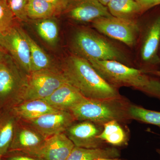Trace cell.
Masks as SVG:
<instances>
[{
	"mask_svg": "<svg viewBox=\"0 0 160 160\" xmlns=\"http://www.w3.org/2000/svg\"><path fill=\"white\" fill-rule=\"evenodd\" d=\"M69 47L71 53L89 62L114 61L136 68L134 59L128 49L95 29L77 28L72 35Z\"/></svg>",
	"mask_w": 160,
	"mask_h": 160,
	"instance_id": "obj_1",
	"label": "cell"
},
{
	"mask_svg": "<svg viewBox=\"0 0 160 160\" xmlns=\"http://www.w3.org/2000/svg\"><path fill=\"white\" fill-rule=\"evenodd\" d=\"M61 71L68 82L86 98L104 99L122 96L118 89L104 79L89 61L73 53L64 60Z\"/></svg>",
	"mask_w": 160,
	"mask_h": 160,
	"instance_id": "obj_2",
	"label": "cell"
},
{
	"mask_svg": "<svg viewBox=\"0 0 160 160\" xmlns=\"http://www.w3.org/2000/svg\"><path fill=\"white\" fill-rule=\"evenodd\" d=\"M139 33L135 48L136 67L145 73L159 70L160 6L144 13L138 20Z\"/></svg>",
	"mask_w": 160,
	"mask_h": 160,
	"instance_id": "obj_3",
	"label": "cell"
},
{
	"mask_svg": "<svg viewBox=\"0 0 160 160\" xmlns=\"http://www.w3.org/2000/svg\"><path fill=\"white\" fill-rule=\"evenodd\" d=\"M132 103L125 97L104 99L86 98L70 110L76 121H89L103 126L111 121L126 124L131 121Z\"/></svg>",
	"mask_w": 160,
	"mask_h": 160,
	"instance_id": "obj_4",
	"label": "cell"
},
{
	"mask_svg": "<svg viewBox=\"0 0 160 160\" xmlns=\"http://www.w3.org/2000/svg\"><path fill=\"white\" fill-rule=\"evenodd\" d=\"M138 20L131 21L111 15L99 18L91 24L100 33L133 49L136 46L139 33Z\"/></svg>",
	"mask_w": 160,
	"mask_h": 160,
	"instance_id": "obj_5",
	"label": "cell"
},
{
	"mask_svg": "<svg viewBox=\"0 0 160 160\" xmlns=\"http://www.w3.org/2000/svg\"><path fill=\"white\" fill-rule=\"evenodd\" d=\"M67 82L62 72L57 68L32 72L27 75L21 102L46 98Z\"/></svg>",
	"mask_w": 160,
	"mask_h": 160,
	"instance_id": "obj_6",
	"label": "cell"
},
{
	"mask_svg": "<svg viewBox=\"0 0 160 160\" xmlns=\"http://www.w3.org/2000/svg\"><path fill=\"white\" fill-rule=\"evenodd\" d=\"M0 47L12 58L25 74L28 75L31 73L29 45L22 28L15 25L7 31L0 33Z\"/></svg>",
	"mask_w": 160,
	"mask_h": 160,
	"instance_id": "obj_7",
	"label": "cell"
},
{
	"mask_svg": "<svg viewBox=\"0 0 160 160\" xmlns=\"http://www.w3.org/2000/svg\"><path fill=\"white\" fill-rule=\"evenodd\" d=\"M27 75L8 54L0 65V99H15L21 102L26 86Z\"/></svg>",
	"mask_w": 160,
	"mask_h": 160,
	"instance_id": "obj_8",
	"label": "cell"
},
{
	"mask_svg": "<svg viewBox=\"0 0 160 160\" xmlns=\"http://www.w3.org/2000/svg\"><path fill=\"white\" fill-rule=\"evenodd\" d=\"M22 122L47 138L54 135L65 132L76 120L70 111L59 110L46 113L31 121Z\"/></svg>",
	"mask_w": 160,
	"mask_h": 160,
	"instance_id": "obj_9",
	"label": "cell"
},
{
	"mask_svg": "<svg viewBox=\"0 0 160 160\" xmlns=\"http://www.w3.org/2000/svg\"><path fill=\"white\" fill-rule=\"evenodd\" d=\"M63 13L69 19L82 23L111 15L107 7L98 0H69Z\"/></svg>",
	"mask_w": 160,
	"mask_h": 160,
	"instance_id": "obj_10",
	"label": "cell"
},
{
	"mask_svg": "<svg viewBox=\"0 0 160 160\" xmlns=\"http://www.w3.org/2000/svg\"><path fill=\"white\" fill-rule=\"evenodd\" d=\"M103 126L89 121L73 123L65 132L75 146L87 149L102 148L105 142L99 138Z\"/></svg>",
	"mask_w": 160,
	"mask_h": 160,
	"instance_id": "obj_11",
	"label": "cell"
},
{
	"mask_svg": "<svg viewBox=\"0 0 160 160\" xmlns=\"http://www.w3.org/2000/svg\"><path fill=\"white\" fill-rule=\"evenodd\" d=\"M46 138L19 120L9 151H21L35 156Z\"/></svg>",
	"mask_w": 160,
	"mask_h": 160,
	"instance_id": "obj_12",
	"label": "cell"
},
{
	"mask_svg": "<svg viewBox=\"0 0 160 160\" xmlns=\"http://www.w3.org/2000/svg\"><path fill=\"white\" fill-rule=\"evenodd\" d=\"M75 146L65 132L46 138L35 155L42 160H67Z\"/></svg>",
	"mask_w": 160,
	"mask_h": 160,
	"instance_id": "obj_13",
	"label": "cell"
},
{
	"mask_svg": "<svg viewBox=\"0 0 160 160\" xmlns=\"http://www.w3.org/2000/svg\"><path fill=\"white\" fill-rule=\"evenodd\" d=\"M86 98L77 89L67 82L42 100L54 109L69 111Z\"/></svg>",
	"mask_w": 160,
	"mask_h": 160,
	"instance_id": "obj_14",
	"label": "cell"
},
{
	"mask_svg": "<svg viewBox=\"0 0 160 160\" xmlns=\"http://www.w3.org/2000/svg\"><path fill=\"white\" fill-rule=\"evenodd\" d=\"M13 113L20 121H31L49 112L58 111L42 99L23 101L13 106Z\"/></svg>",
	"mask_w": 160,
	"mask_h": 160,
	"instance_id": "obj_15",
	"label": "cell"
},
{
	"mask_svg": "<svg viewBox=\"0 0 160 160\" xmlns=\"http://www.w3.org/2000/svg\"><path fill=\"white\" fill-rule=\"evenodd\" d=\"M106 7L112 16L124 19L137 21L144 14L136 0H112Z\"/></svg>",
	"mask_w": 160,
	"mask_h": 160,
	"instance_id": "obj_16",
	"label": "cell"
},
{
	"mask_svg": "<svg viewBox=\"0 0 160 160\" xmlns=\"http://www.w3.org/2000/svg\"><path fill=\"white\" fill-rule=\"evenodd\" d=\"M120 152L114 147L87 149L75 146L67 160H95L114 158L120 157Z\"/></svg>",
	"mask_w": 160,
	"mask_h": 160,
	"instance_id": "obj_17",
	"label": "cell"
},
{
	"mask_svg": "<svg viewBox=\"0 0 160 160\" xmlns=\"http://www.w3.org/2000/svg\"><path fill=\"white\" fill-rule=\"evenodd\" d=\"M122 123L112 121L103 125L102 131L98 136L99 138L105 143L112 146H122L127 145L128 135Z\"/></svg>",
	"mask_w": 160,
	"mask_h": 160,
	"instance_id": "obj_18",
	"label": "cell"
},
{
	"mask_svg": "<svg viewBox=\"0 0 160 160\" xmlns=\"http://www.w3.org/2000/svg\"><path fill=\"white\" fill-rule=\"evenodd\" d=\"M22 32L29 45L32 72L43 69H57L49 56L37 43L22 29Z\"/></svg>",
	"mask_w": 160,
	"mask_h": 160,
	"instance_id": "obj_19",
	"label": "cell"
},
{
	"mask_svg": "<svg viewBox=\"0 0 160 160\" xmlns=\"http://www.w3.org/2000/svg\"><path fill=\"white\" fill-rule=\"evenodd\" d=\"M18 121L15 114L0 121V157L2 158L9 151Z\"/></svg>",
	"mask_w": 160,
	"mask_h": 160,
	"instance_id": "obj_20",
	"label": "cell"
},
{
	"mask_svg": "<svg viewBox=\"0 0 160 160\" xmlns=\"http://www.w3.org/2000/svg\"><path fill=\"white\" fill-rule=\"evenodd\" d=\"M27 13L28 18L35 20L50 18L61 13L55 6L44 0H29Z\"/></svg>",
	"mask_w": 160,
	"mask_h": 160,
	"instance_id": "obj_21",
	"label": "cell"
},
{
	"mask_svg": "<svg viewBox=\"0 0 160 160\" xmlns=\"http://www.w3.org/2000/svg\"><path fill=\"white\" fill-rule=\"evenodd\" d=\"M36 29L39 35L50 46H55L58 42L59 29L57 23L53 19L37 20Z\"/></svg>",
	"mask_w": 160,
	"mask_h": 160,
	"instance_id": "obj_22",
	"label": "cell"
},
{
	"mask_svg": "<svg viewBox=\"0 0 160 160\" xmlns=\"http://www.w3.org/2000/svg\"><path fill=\"white\" fill-rule=\"evenodd\" d=\"M129 114L132 120L154 125L160 128V112L149 110L131 104Z\"/></svg>",
	"mask_w": 160,
	"mask_h": 160,
	"instance_id": "obj_23",
	"label": "cell"
},
{
	"mask_svg": "<svg viewBox=\"0 0 160 160\" xmlns=\"http://www.w3.org/2000/svg\"><path fill=\"white\" fill-rule=\"evenodd\" d=\"M15 17L6 0H0V33L14 26Z\"/></svg>",
	"mask_w": 160,
	"mask_h": 160,
	"instance_id": "obj_24",
	"label": "cell"
},
{
	"mask_svg": "<svg viewBox=\"0 0 160 160\" xmlns=\"http://www.w3.org/2000/svg\"><path fill=\"white\" fill-rule=\"evenodd\" d=\"M15 17L20 22L28 21L27 9L29 0H6Z\"/></svg>",
	"mask_w": 160,
	"mask_h": 160,
	"instance_id": "obj_25",
	"label": "cell"
},
{
	"mask_svg": "<svg viewBox=\"0 0 160 160\" xmlns=\"http://www.w3.org/2000/svg\"><path fill=\"white\" fill-rule=\"evenodd\" d=\"M2 158L4 160H42L38 157L21 151H9Z\"/></svg>",
	"mask_w": 160,
	"mask_h": 160,
	"instance_id": "obj_26",
	"label": "cell"
},
{
	"mask_svg": "<svg viewBox=\"0 0 160 160\" xmlns=\"http://www.w3.org/2000/svg\"><path fill=\"white\" fill-rule=\"evenodd\" d=\"M139 4L143 13L156 6H160V0H136Z\"/></svg>",
	"mask_w": 160,
	"mask_h": 160,
	"instance_id": "obj_27",
	"label": "cell"
},
{
	"mask_svg": "<svg viewBox=\"0 0 160 160\" xmlns=\"http://www.w3.org/2000/svg\"><path fill=\"white\" fill-rule=\"evenodd\" d=\"M55 6L60 13H63L69 0H44Z\"/></svg>",
	"mask_w": 160,
	"mask_h": 160,
	"instance_id": "obj_28",
	"label": "cell"
},
{
	"mask_svg": "<svg viewBox=\"0 0 160 160\" xmlns=\"http://www.w3.org/2000/svg\"><path fill=\"white\" fill-rule=\"evenodd\" d=\"M8 55V53H6V51L1 47H0V63L2 62L6 59V57Z\"/></svg>",
	"mask_w": 160,
	"mask_h": 160,
	"instance_id": "obj_29",
	"label": "cell"
},
{
	"mask_svg": "<svg viewBox=\"0 0 160 160\" xmlns=\"http://www.w3.org/2000/svg\"><path fill=\"white\" fill-rule=\"evenodd\" d=\"M147 74L150 75L154 77L159 79L160 80V70H155V71L149 72H147Z\"/></svg>",
	"mask_w": 160,
	"mask_h": 160,
	"instance_id": "obj_30",
	"label": "cell"
},
{
	"mask_svg": "<svg viewBox=\"0 0 160 160\" xmlns=\"http://www.w3.org/2000/svg\"><path fill=\"white\" fill-rule=\"evenodd\" d=\"M100 3H102L103 5L105 6H107L108 3L111 2L112 0H98Z\"/></svg>",
	"mask_w": 160,
	"mask_h": 160,
	"instance_id": "obj_31",
	"label": "cell"
},
{
	"mask_svg": "<svg viewBox=\"0 0 160 160\" xmlns=\"http://www.w3.org/2000/svg\"><path fill=\"white\" fill-rule=\"evenodd\" d=\"M98 160H121L118 158H100Z\"/></svg>",
	"mask_w": 160,
	"mask_h": 160,
	"instance_id": "obj_32",
	"label": "cell"
},
{
	"mask_svg": "<svg viewBox=\"0 0 160 160\" xmlns=\"http://www.w3.org/2000/svg\"><path fill=\"white\" fill-rule=\"evenodd\" d=\"M2 157H0V160H2Z\"/></svg>",
	"mask_w": 160,
	"mask_h": 160,
	"instance_id": "obj_33",
	"label": "cell"
},
{
	"mask_svg": "<svg viewBox=\"0 0 160 160\" xmlns=\"http://www.w3.org/2000/svg\"><path fill=\"white\" fill-rule=\"evenodd\" d=\"M159 49H160V45Z\"/></svg>",
	"mask_w": 160,
	"mask_h": 160,
	"instance_id": "obj_34",
	"label": "cell"
},
{
	"mask_svg": "<svg viewBox=\"0 0 160 160\" xmlns=\"http://www.w3.org/2000/svg\"><path fill=\"white\" fill-rule=\"evenodd\" d=\"M95 160H98V159Z\"/></svg>",
	"mask_w": 160,
	"mask_h": 160,
	"instance_id": "obj_35",
	"label": "cell"
},
{
	"mask_svg": "<svg viewBox=\"0 0 160 160\" xmlns=\"http://www.w3.org/2000/svg\"><path fill=\"white\" fill-rule=\"evenodd\" d=\"M0 65H1V63H0Z\"/></svg>",
	"mask_w": 160,
	"mask_h": 160,
	"instance_id": "obj_36",
	"label": "cell"
}]
</instances>
